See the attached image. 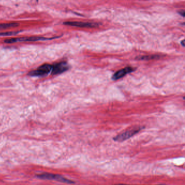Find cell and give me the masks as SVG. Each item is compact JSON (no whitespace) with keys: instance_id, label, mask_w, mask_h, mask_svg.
Returning <instances> with one entry per match:
<instances>
[{"instance_id":"7","label":"cell","mask_w":185,"mask_h":185,"mask_svg":"<svg viewBox=\"0 0 185 185\" xmlns=\"http://www.w3.org/2000/svg\"><path fill=\"white\" fill-rule=\"evenodd\" d=\"M63 24L65 25L81 27V28H94L98 26V25L96 23L78 22V21H69V22H66L63 23Z\"/></svg>"},{"instance_id":"9","label":"cell","mask_w":185,"mask_h":185,"mask_svg":"<svg viewBox=\"0 0 185 185\" xmlns=\"http://www.w3.org/2000/svg\"><path fill=\"white\" fill-rule=\"evenodd\" d=\"M160 58V56L159 55H148V56H143L137 57V58H136V59L139 60H150Z\"/></svg>"},{"instance_id":"12","label":"cell","mask_w":185,"mask_h":185,"mask_svg":"<svg viewBox=\"0 0 185 185\" xmlns=\"http://www.w3.org/2000/svg\"><path fill=\"white\" fill-rule=\"evenodd\" d=\"M182 43H183V46H185V45H184V40L183 41V42H182Z\"/></svg>"},{"instance_id":"11","label":"cell","mask_w":185,"mask_h":185,"mask_svg":"<svg viewBox=\"0 0 185 185\" xmlns=\"http://www.w3.org/2000/svg\"><path fill=\"white\" fill-rule=\"evenodd\" d=\"M126 185V184H118V185Z\"/></svg>"},{"instance_id":"2","label":"cell","mask_w":185,"mask_h":185,"mask_svg":"<svg viewBox=\"0 0 185 185\" xmlns=\"http://www.w3.org/2000/svg\"><path fill=\"white\" fill-rule=\"evenodd\" d=\"M56 38H46L42 36H30V37H23V38H11L6 39L4 41V42L6 43H14L16 42H35L38 41L48 40H52Z\"/></svg>"},{"instance_id":"3","label":"cell","mask_w":185,"mask_h":185,"mask_svg":"<svg viewBox=\"0 0 185 185\" xmlns=\"http://www.w3.org/2000/svg\"><path fill=\"white\" fill-rule=\"evenodd\" d=\"M52 69V65L50 64H45L39 67L38 68L31 71L28 74V75L33 77H40L46 76L48 74L51 73Z\"/></svg>"},{"instance_id":"4","label":"cell","mask_w":185,"mask_h":185,"mask_svg":"<svg viewBox=\"0 0 185 185\" xmlns=\"http://www.w3.org/2000/svg\"><path fill=\"white\" fill-rule=\"evenodd\" d=\"M142 129V127L141 126L134 127L132 129H129L128 130L123 132L121 134L118 135L116 137H115L114 140L115 141L122 142L126 140L130 139L135 135L136 134Z\"/></svg>"},{"instance_id":"10","label":"cell","mask_w":185,"mask_h":185,"mask_svg":"<svg viewBox=\"0 0 185 185\" xmlns=\"http://www.w3.org/2000/svg\"><path fill=\"white\" fill-rule=\"evenodd\" d=\"M20 31H7V32H2L0 33V36H12L16 35Z\"/></svg>"},{"instance_id":"8","label":"cell","mask_w":185,"mask_h":185,"mask_svg":"<svg viewBox=\"0 0 185 185\" xmlns=\"http://www.w3.org/2000/svg\"><path fill=\"white\" fill-rule=\"evenodd\" d=\"M19 24L16 22H11V23H0V30L5 29L8 28H13L18 27Z\"/></svg>"},{"instance_id":"5","label":"cell","mask_w":185,"mask_h":185,"mask_svg":"<svg viewBox=\"0 0 185 185\" xmlns=\"http://www.w3.org/2000/svg\"><path fill=\"white\" fill-rule=\"evenodd\" d=\"M70 66L66 62H61L52 65L51 74L53 75H59L69 70Z\"/></svg>"},{"instance_id":"1","label":"cell","mask_w":185,"mask_h":185,"mask_svg":"<svg viewBox=\"0 0 185 185\" xmlns=\"http://www.w3.org/2000/svg\"><path fill=\"white\" fill-rule=\"evenodd\" d=\"M36 177L42 179L56 180L59 182L68 183V184L74 183V182L73 181L67 179L61 175L50 173H43L42 174H40L36 175Z\"/></svg>"},{"instance_id":"6","label":"cell","mask_w":185,"mask_h":185,"mask_svg":"<svg viewBox=\"0 0 185 185\" xmlns=\"http://www.w3.org/2000/svg\"><path fill=\"white\" fill-rule=\"evenodd\" d=\"M135 70V68L132 67H127L121 69L119 71H116L112 76V80H117L119 79H121L123 77L125 76L128 74L130 73Z\"/></svg>"}]
</instances>
